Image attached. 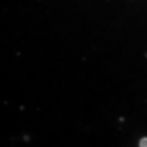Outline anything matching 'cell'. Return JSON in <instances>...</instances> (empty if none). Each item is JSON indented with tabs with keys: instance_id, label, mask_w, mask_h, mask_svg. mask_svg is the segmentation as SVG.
Returning <instances> with one entry per match:
<instances>
[{
	"instance_id": "obj_1",
	"label": "cell",
	"mask_w": 147,
	"mask_h": 147,
	"mask_svg": "<svg viewBox=\"0 0 147 147\" xmlns=\"http://www.w3.org/2000/svg\"><path fill=\"white\" fill-rule=\"evenodd\" d=\"M141 147H147V138H143L140 142Z\"/></svg>"
}]
</instances>
